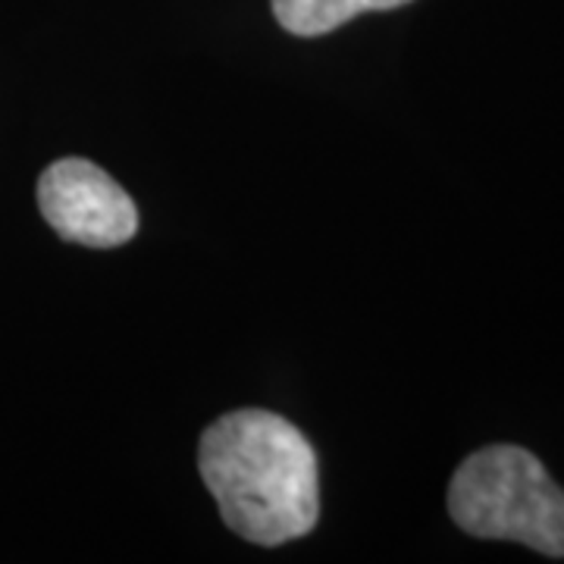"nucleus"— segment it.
<instances>
[{
  "mask_svg": "<svg viewBox=\"0 0 564 564\" xmlns=\"http://www.w3.org/2000/svg\"><path fill=\"white\" fill-rule=\"evenodd\" d=\"M198 464L226 527L248 543H292L321 518L317 455L302 430L273 411L223 414L204 430Z\"/></svg>",
  "mask_w": 564,
  "mask_h": 564,
  "instance_id": "nucleus-1",
  "label": "nucleus"
},
{
  "mask_svg": "<svg viewBox=\"0 0 564 564\" xmlns=\"http://www.w3.org/2000/svg\"><path fill=\"white\" fill-rule=\"evenodd\" d=\"M448 514L464 533L564 558V489L521 445H489L455 470Z\"/></svg>",
  "mask_w": 564,
  "mask_h": 564,
  "instance_id": "nucleus-2",
  "label": "nucleus"
},
{
  "mask_svg": "<svg viewBox=\"0 0 564 564\" xmlns=\"http://www.w3.org/2000/svg\"><path fill=\"white\" fill-rule=\"evenodd\" d=\"M39 207L61 239L85 248H117L139 232L135 202L85 158H63L41 173Z\"/></svg>",
  "mask_w": 564,
  "mask_h": 564,
  "instance_id": "nucleus-3",
  "label": "nucleus"
},
{
  "mask_svg": "<svg viewBox=\"0 0 564 564\" xmlns=\"http://www.w3.org/2000/svg\"><path fill=\"white\" fill-rule=\"evenodd\" d=\"M411 0H273V13L285 32L317 39L348 20L370 13V10H395Z\"/></svg>",
  "mask_w": 564,
  "mask_h": 564,
  "instance_id": "nucleus-4",
  "label": "nucleus"
}]
</instances>
